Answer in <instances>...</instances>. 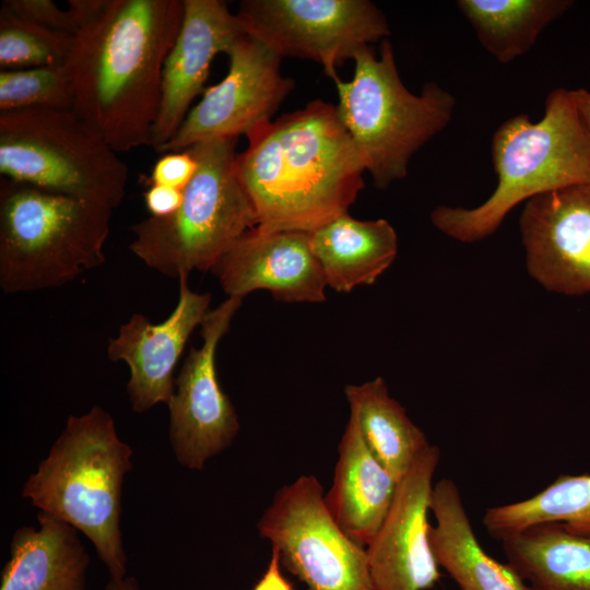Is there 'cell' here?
I'll use <instances>...</instances> for the list:
<instances>
[{
  "instance_id": "1",
  "label": "cell",
  "mask_w": 590,
  "mask_h": 590,
  "mask_svg": "<svg viewBox=\"0 0 590 590\" xmlns=\"http://www.w3.org/2000/svg\"><path fill=\"white\" fill-rule=\"evenodd\" d=\"M184 0H110L74 36L64 62L72 110L117 152L152 144L166 57Z\"/></svg>"
},
{
  "instance_id": "2",
  "label": "cell",
  "mask_w": 590,
  "mask_h": 590,
  "mask_svg": "<svg viewBox=\"0 0 590 590\" xmlns=\"http://www.w3.org/2000/svg\"><path fill=\"white\" fill-rule=\"evenodd\" d=\"M236 174L266 232L311 233L349 213L364 164L337 106L323 99L246 133Z\"/></svg>"
},
{
  "instance_id": "3",
  "label": "cell",
  "mask_w": 590,
  "mask_h": 590,
  "mask_svg": "<svg viewBox=\"0 0 590 590\" xmlns=\"http://www.w3.org/2000/svg\"><path fill=\"white\" fill-rule=\"evenodd\" d=\"M497 185L480 205H439L432 224L464 244L493 235L521 202L565 187L590 181V137L571 90L548 93L544 115L532 121L526 114L505 120L492 137Z\"/></svg>"
},
{
  "instance_id": "4",
  "label": "cell",
  "mask_w": 590,
  "mask_h": 590,
  "mask_svg": "<svg viewBox=\"0 0 590 590\" xmlns=\"http://www.w3.org/2000/svg\"><path fill=\"white\" fill-rule=\"evenodd\" d=\"M131 457L132 449L119 438L111 415L94 405L83 415L68 417L21 492L39 511L85 534L113 580L127 577L120 517Z\"/></svg>"
},
{
  "instance_id": "5",
  "label": "cell",
  "mask_w": 590,
  "mask_h": 590,
  "mask_svg": "<svg viewBox=\"0 0 590 590\" xmlns=\"http://www.w3.org/2000/svg\"><path fill=\"white\" fill-rule=\"evenodd\" d=\"M113 209L33 185L0 180V287L62 286L101 267Z\"/></svg>"
},
{
  "instance_id": "6",
  "label": "cell",
  "mask_w": 590,
  "mask_h": 590,
  "mask_svg": "<svg viewBox=\"0 0 590 590\" xmlns=\"http://www.w3.org/2000/svg\"><path fill=\"white\" fill-rule=\"evenodd\" d=\"M350 81L334 82L339 117L377 189L405 178L412 156L451 121L456 98L436 82L420 94L403 84L389 39L352 59Z\"/></svg>"
},
{
  "instance_id": "7",
  "label": "cell",
  "mask_w": 590,
  "mask_h": 590,
  "mask_svg": "<svg viewBox=\"0 0 590 590\" xmlns=\"http://www.w3.org/2000/svg\"><path fill=\"white\" fill-rule=\"evenodd\" d=\"M238 138L189 148L198 162L180 206L167 216H149L131 226L130 251L172 279L209 271L249 229L258 225L252 202L235 169Z\"/></svg>"
},
{
  "instance_id": "8",
  "label": "cell",
  "mask_w": 590,
  "mask_h": 590,
  "mask_svg": "<svg viewBox=\"0 0 590 590\" xmlns=\"http://www.w3.org/2000/svg\"><path fill=\"white\" fill-rule=\"evenodd\" d=\"M1 178L116 209L129 178L118 153L72 109L0 111Z\"/></svg>"
},
{
  "instance_id": "9",
  "label": "cell",
  "mask_w": 590,
  "mask_h": 590,
  "mask_svg": "<svg viewBox=\"0 0 590 590\" xmlns=\"http://www.w3.org/2000/svg\"><path fill=\"white\" fill-rule=\"evenodd\" d=\"M257 528L308 590H375L366 547L337 523L316 476L280 488Z\"/></svg>"
},
{
  "instance_id": "10",
  "label": "cell",
  "mask_w": 590,
  "mask_h": 590,
  "mask_svg": "<svg viewBox=\"0 0 590 590\" xmlns=\"http://www.w3.org/2000/svg\"><path fill=\"white\" fill-rule=\"evenodd\" d=\"M235 14L245 34L281 58L319 63L333 81L345 60L390 35L386 15L368 0H243Z\"/></svg>"
},
{
  "instance_id": "11",
  "label": "cell",
  "mask_w": 590,
  "mask_h": 590,
  "mask_svg": "<svg viewBox=\"0 0 590 590\" xmlns=\"http://www.w3.org/2000/svg\"><path fill=\"white\" fill-rule=\"evenodd\" d=\"M241 303V297L227 296L209 310L200 326L202 345L190 347L167 402L170 448L177 462L191 470H202L210 458L229 447L240 428L236 410L220 386L215 359Z\"/></svg>"
},
{
  "instance_id": "12",
  "label": "cell",
  "mask_w": 590,
  "mask_h": 590,
  "mask_svg": "<svg viewBox=\"0 0 590 590\" xmlns=\"http://www.w3.org/2000/svg\"><path fill=\"white\" fill-rule=\"evenodd\" d=\"M226 54V76L205 91L161 153L246 135L260 122L271 120L293 91L295 82L282 74V58L256 38L244 33Z\"/></svg>"
},
{
  "instance_id": "13",
  "label": "cell",
  "mask_w": 590,
  "mask_h": 590,
  "mask_svg": "<svg viewBox=\"0 0 590 590\" xmlns=\"http://www.w3.org/2000/svg\"><path fill=\"white\" fill-rule=\"evenodd\" d=\"M429 445L399 482L392 506L366 545L375 590H426L440 578L429 543L433 479L439 462Z\"/></svg>"
},
{
  "instance_id": "14",
  "label": "cell",
  "mask_w": 590,
  "mask_h": 590,
  "mask_svg": "<svg viewBox=\"0 0 590 590\" xmlns=\"http://www.w3.org/2000/svg\"><path fill=\"white\" fill-rule=\"evenodd\" d=\"M519 227L534 281L557 294L590 293V181L528 200Z\"/></svg>"
},
{
  "instance_id": "15",
  "label": "cell",
  "mask_w": 590,
  "mask_h": 590,
  "mask_svg": "<svg viewBox=\"0 0 590 590\" xmlns=\"http://www.w3.org/2000/svg\"><path fill=\"white\" fill-rule=\"evenodd\" d=\"M211 294L188 286L179 279V297L172 314L160 323H151L134 312L108 340L107 356L130 368L127 394L131 408L142 413L157 403H166L175 390L174 370L187 341L210 310Z\"/></svg>"
},
{
  "instance_id": "16",
  "label": "cell",
  "mask_w": 590,
  "mask_h": 590,
  "mask_svg": "<svg viewBox=\"0 0 590 590\" xmlns=\"http://www.w3.org/2000/svg\"><path fill=\"white\" fill-rule=\"evenodd\" d=\"M228 296L267 290L284 303H322L327 282L303 232H246L212 269Z\"/></svg>"
},
{
  "instance_id": "17",
  "label": "cell",
  "mask_w": 590,
  "mask_h": 590,
  "mask_svg": "<svg viewBox=\"0 0 590 590\" xmlns=\"http://www.w3.org/2000/svg\"><path fill=\"white\" fill-rule=\"evenodd\" d=\"M180 31L163 68L161 105L152 144L161 152L177 133L208 79L212 60L244 34L236 14L221 0H184Z\"/></svg>"
},
{
  "instance_id": "18",
  "label": "cell",
  "mask_w": 590,
  "mask_h": 590,
  "mask_svg": "<svg viewBox=\"0 0 590 590\" xmlns=\"http://www.w3.org/2000/svg\"><path fill=\"white\" fill-rule=\"evenodd\" d=\"M338 452L333 483L324 500L340 528L366 547L385 521L399 482L371 453L352 415Z\"/></svg>"
},
{
  "instance_id": "19",
  "label": "cell",
  "mask_w": 590,
  "mask_h": 590,
  "mask_svg": "<svg viewBox=\"0 0 590 590\" xmlns=\"http://www.w3.org/2000/svg\"><path fill=\"white\" fill-rule=\"evenodd\" d=\"M430 512L436 521L429 528L433 553L460 590H531L508 563L484 551L453 480L434 484Z\"/></svg>"
},
{
  "instance_id": "20",
  "label": "cell",
  "mask_w": 590,
  "mask_h": 590,
  "mask_svg": "<svg viewBox=\"0 0 590 590\" xmlns=\"http://www.w3.org/2000/svg\"><path fill=\"white\" fill-rule=\"evenodd\" d=\"M37 520L14 532L0 590H85L90 558L76 529L44 511Z\"/></svg>"
},
{
  "instance_id": "21",
  "label": "cell",
  "mask_w": 590,
  "mask_h": 590,
  "mask_svg": "<svg viewBox=\"0 0 590 590\" xmlns=\"http://www.w3.org/2000/svg\"><path fill=\"white\" fill-rule=\"evenodd\" d=\"M308 235L327 285L340 293L374 284L398 255L396 229L385 219L361 221L346 213Z\"/></svg>"
},
{
  "instance_id": "22",
  "label": "cell",
  "mask_w": 590,
  "mask_h": 590,
  "mask_svg": "<svg viewBox=\"0 0 590 590\" xmlns=\"http://www.w3.org/2000/svg\"><path fill=\"white\" fill-rule=\"evenodd\" d=\"M500 541L508 564L531 590H590V535L547 522Z\"/></svg>"
},
{
  "instance_id": "23",
  "label": "cell",
  "mask_w": 590,
  "mask_h": 590,
  "mask_svg": "<svg viewBox=\"0 0 590 590\" xmlns=\"http://www.w3.org/2000/svg\"><path fill=\"white\" fill-rule=\"evenodd\" d=\"M344 393L371 453L400 482L430 445L425 434L390 397L382 377L349 385Z\"/></svg>"
},
{
  "instance_id": "24",
  "label": "cell",
  "mask_w": 590,
  "mask_h": 590,
  "mask_svg": "<svg viewBox=\"0 0 590 590\" xmlns=\"http://www.w3.org/2000/svg\"><path fill=\"white\" fill-rule=\"evenodd\" d=\"M457 7L482 47L508 63L527 54L552 22L574 3L570 0H458Z\"/></svg>"
},
{
  "instance_id": "25",
  "label": "cell",
  "mask_w": 590,
  "mask_h": 590,
  "mask_svg": "<svg viewBox=\"0 0 590 590\" xmlns=\"http://www.w3.org/2000/svg\"><path fill=\"white\" fill-rule=\"evenodd\" d=\"M547 522L590 535V474H562L540 493L491 507L483 517L486 531L499 540Z\"/></svg>"
},
{
  "instance_id": "26",
  "label": "cell",
  "mask_w": 590,
  "mask_h": 590,
  "mask_svg": "<svg viewBox=\"0 0 590 590\" xmlns=\"http://www.w3.org/2000/svg\"><path fill=\"white\" fill-rule=\"evenodd\" d=\"M73 36L17 16L1 8L0 68L28 69L64 64Z\"/></svg>"
},
{
  "instance_id": "27",
  "label": "cell",
  "mask_w": 590,
  "mask_h": 590,
  "mask_svg": "<svg viewBox=\"0 0 590 590\" xmlns=\"http://www.w3.org/2000/svg\"><path fill=\"white\" fill-rule=\"evenodd\" d=\"M72 90L63 64L0 72V111L72 109Z\"/></svg>"
},
{
  "instance_id": "28",
  "label": "cell",
  "mask_w": 590,
  "mask_h": 590,
  "mask_svg": "<svg viewBox=\"0 0 590 590\" xmlns=\"http://www.w3.org/2000/svg\"><path fill=\"white\" fill-rule=\"evenodd\" d=\"M2 9L45 27L74 36L79 25L68 8L63 10L51 0H4Z\"/></svg>"
},
{
  "instance_id": "29",
  "label": "cell",
  "mask_w": 590,
  "mask_h": 590,
  "mask_svg": "<svg viewBox=\"0 0 590 590\" xmlns=\"http://www.w3.org/2000/svg\"><path fill=\"white\" fill-rule=\"evenodd\" d=\"M198 162L189 149L166 152L156 161L148 178L149 185H162L184 190L194 176Z\"/></svg>"
},
{
  "instance_id": "30",
  "label": "cell",
  "mask_w": 590,
  "mask_h": 590,
  "mask_svg": "<svg viewBox=\"0 0 590 590\" xmlns=\"http://www.w3.org/2000/svg\"><path fill=\"white\" fill-rule=\"evenodd\" d=\"M143 197L151 216H167L180 206L184 190L162 185H149Z\"/></svg>"
},
{
  "instance_id": "31",
  "label": "cell",
  "mask_w": 590,
  "mask_h": 590,
  "mask_svg": "<svg viewBox=\"0 0 590 590\" xmlns=\"http://www.w3.org/2000/svg\"><path fill=\"white\" fill-rule=\"evenodd\" d=\"M252 590H294L281 571L280 555L272 548L267 570Z\"/></svg>"
},
{
  "instance_id": "32",
  "label": "cell",
  "mask_w": 590,
  "mask_h": 590,
  "mask_svg": "<svg viewBox=\"0 0 590 590\" xmlns=\"http://www.w3.org/2000/svg\"><path fill=\"white\" fill-rule=\"evenodd\" d=\"M582 123L590 137V91L586 88L571 90Z\"/></svg>"
},
{
  "instance_id": "33",
  "label": "cell",
  "mask_w": 590,
  "mask_h": 590,
  "mask_svg": "<svg viewBox=\"0 0 590 590\" xmlns=\"http://www.w3.org/2000/svg\"><path fill=\"white\" fill-rule=\"evenodd\" d=\"M105 590H140V588L135 578L125 577L121 580L110 579Z\"/></svg>"
}]
</instances>
